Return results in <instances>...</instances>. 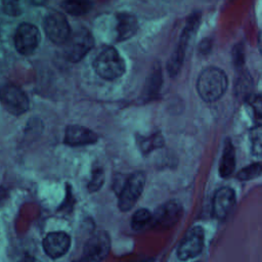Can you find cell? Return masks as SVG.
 <instances>
[{"label":"cell","instance_id":"cell-1","mask_svg":"<svg viewBox=\"0 0 262 262\" xmlns=\"http://www.w3.org/2000/svg\"><path fill=\"white\" fill-rule=\"evenodd\" d=\"M228 86L227 76L219 68L210 67L205 69L196 80V90L201 98L212 102L218 100L226 91Z\"/></svg>","mask_w":262,"mask_h":262},{"label":"cell","instance_id":"cell-2","mask_svg":"<svg viewBox=\"0 0 262 262\" xmlns=\"http://www.w3.org/2000/svg\"><path fill=\"white\" fill-rule=\"evenodd\" d=\"M93 68L104 80H115L125 73V61L114 47L103 48L95 57Z\"/></svg>","mask_w":262,"mask_h":262},{"label":"cell","instance_id":"cell-3","mask_svg":"<svg viewBox=\"0 0 262 262\" xmlns=\"http://www.w3.org/2000/svg\"><path fill=\"white\" fill-rule=\"evenodd\" d=\"M200 19H201L200 12H194L191 15H189L187 23L181 33L179 43L167 63V71L171 77H176L178 75V73L182 67L184 57H185L186 46H187L190 38L196 31L199 24H200Z\"/></svg>","mask_w":262,"mask_h":262},{"label":"cell","instance_id":"cell-4","mask_svg":"<svg viewBox=\"0 0 262 262\" xmlns=\"http://www.w3.org/2000/svg\"><path fill=\"white\" fill-rule=\"evenodd\" d=\"M62 45L66 58L72 62H78L92 49L94 39L87 29L80 28L74 33L71 32Z\"/></svg>","mask_w":262,"mask_h":262},{"label":"cell","instance_id":"cell-5","mask_svg":"<svg viewBox=\"0 0 262 262\" xmlns=\"http://www.w3.org/2000/svg\"><path fill=\"white\" fill-rule=\"evenodd\" d=\"M0 102L2 106L13 116L25 114L30 106L27 94L18 86L6 83L0 87Z\"/></svg>","mask_w":262,"mask_h":262},{"label":"cell","instance_id":"cell-6","mask_svg":"<svg viewBox=\"0 0 262 262\" xmlns=\"http://www.w3.org/2000/svg\"><path fill=\"white\" fill-rule=\"evenodd\" d=\"M145 184V175L141 171L131 174L123 184L119 194V208L123 212L131 210L141 195Z\"/></svg>","mask_w":262,"mask_h":262},{"label":"cell","instance_id":"cell-7","mask_svg":"<svg viewBox=\"0 0 262 262\" xmlns=\"http://www.w3.org/2000/svg\"><path fill=\"white\" fill-rule=\"evenodd\" d=\"M205 245V232L203 227L194 226L190 228L177 249V257L181 261H186L199 256Z\"/></svg>","mask_w":262,"mask_h":262},{"label":"cell","instance_id":"cell-8","mask_svg":"<svg viewBox=\"0 0 262 262\" xmlns=\"http://www.w3.org/2000/svg\"><path fill=\"white\" fill-rule=\"evenodd\" d=\"M44 31L54 44H63L71 34L67 17L59 11H51L44 18Z\"/></svg>","mask_w":262,"mask_h":262},{"label":"cell","instance_id":"cell-9","mask_svg":"<svg viewBox=\"0 0 262 262\" xmlns=\"http://www.w3.org/2000/svg\"><path fill=\"white\" fill-rule=\"evenodd\" d=\"M40 42L38 28L30 23H21L14 33V46L17 52L23 55L32 54Z\"/></svg>","mask_w":262,"mask_h":262},{"label":"cell","instance_id":"cell-10","mask_svg":"<svg viewBox=\"0 0 262 262\" xmlns=\"http://www.w3.org/2000/svg\"><path fill=\"white\" fill-rule=\"evenodd\" d=\"M181 203L177 200H171L160 206L151 216V225L156 229L165 230L178 222L182 215Z\"/></svg>","mask_w":262,"mask_h":262},{"label":"cell","instance_id":"cell-11","mask_svg":"<svg viewBox=\"0 0 262 262\" xmlns=\"http://www.w3.org/2000/svg\"><path fill=\"white\" fill-rule=\"evenodd\" d=\"M111 249V238L107 232L98 231L93 234L84 247L83 262H101Z\"/></svg>","mask_w":262,"mask_h":262},{"label":"cell","instance_id":"cell-12","mask_svg":"<svg viewBox=\"0 0 262 262\" xmlns=\"http://www.w3.org/2000/svg\"><path fill=\"white\" fill-rule=\"evenodd\" d=\"M236 203L235 192L231 187L219 188L213 199V215L218 220H225L233 211Z\"/></svg>","mask_w":262,"mask_h":262},{"label":"cell","instance_id":"cell-13","mask_svg":"<svg viewBox=\"0 0 262 262\" xmlns=\"http://www.w3.org/2000/svg\"><path fill=\"white\" fill-rule=\"evenodd\" d=\"M45 254L51 259H57L68 253L71 247V237L63 231L48 233L42 243Z\"/></svg>","mask_w":262,"mask_h":262},{"label":"cell","instance_id":"cell-14","mask_svg":"<svg viewBox=\"0 0 262 262\" xmlns=\"http://www.w3.org/2000/svg\"><path fill=\"white\" fill-rule=\"evenodd\" d=\"M97 135L92 130L84 126L71 125L66 129L63 141L70 146H81L93 144L97 141Z\"/></svg>","mask_w":262,"mask_h":262},{"label":"cell","instance_id":"cell-15","mask_svg":"<svg viewBox=\"0 0 262 262\" xmlns=\"http://www.w3.org/2000/svg\"><path fill=\"white\" fill-rule=\"evenodd\" d=\"M138 29V23L136 17L127 12L117 14V40L125 41L131 38Z\"/></svg>","mask_w":262,"mask_h":262},{"label":"cell","instance_id":"cell-16","mask_svg":"<svg viewBox=\"0 0 262 262\" xmlns=\"http://www.w3.org/2000/svg\"><path fill=\"white\" fill-rule=\"evenodd\" d=\"M235 169V152L229 139L225 141L223 154L219 164V175L223 178L230 176Z\"/></svg>","mask_w":262,"mask_h":262},{"label":"cell","instance_id":"cell-17","mask_svg":"<svg viewBox=\"0 0 262 262\" xmlns=\"http://www.w3.org/2000/svg\"><path fill=\"white\" fill-rule=\"evenodd\" d=\"M61 7L71 15L81 16L91 11L93 3L90 0H66L61 3Z\"/></svg>","mask_w":262,"mask_h":262},{"label":"cell","instance_id":"cell-18","mask_svg":"<svg viewBox=\"0 0 262 262\" xmlns=\"http://www.w3.org/2000/svg\"><path fill=\"white\" fill-rule=\"evenodd\" d=\"M151 216H152L151 213L147 209L145 208L138 209L137 211H135L130 221L131 228L134 231L142 230L151 222Z\"/></svg>","mask_w":262,"mask_h":262},{"label":"cell","instance_id":"cell-19","mask_svg":"<svg viewBox=\"0 0 262 262\" xmlns=\"http://www.w3.org/2000/svg\"><path fill=\"white\" fill-rule=\"evenodd\" d=\"M162 84V75H161V68L159 64H155L152 72L150 73L149 77L146 80V87L145 92L147 95L155 94L159 91Z\"/></svg>","mask_w":262,"mask_h":262},{"label":"cell","instance_id":"cell-20","mask_svg":"<svg viewBox=\"0 0 262 262\" xmlns=\"http://www.w3.org/2000/svg\"><path fill=\"white\" fill-rule=\"evenodd\" d=\"M162 143H163V137L161 136V134H158V133L151 134L148 137H142V136L138 137V145L141 151L144 154L150 152V150H152L154 148L161 146Z\"/></svg>","mask_w":262,"mask_h":262},{"label":"cell","instance_id":"cell-21","mask_svg":"<svg viewBox=\"0 0 262 262\" xmlns=\"http://www.w3.org/2000/svg\"><path fill=\"white\" fill-rule=\"evenodd\" d=\"M3 11L9 16H18L24 12L25 0H1Z\"/></svg>","mask_w":262,"mask_h":262},{"label":"cell","instance_id":"cell-22","mask_svg":"<svg viewBox=\"0 0 262 262\" xmlns=\"http://www.w3.org/2000/svg\"><path fill=\"white\" fill-rule=\"evenodd\" d=\"M104 182V172L101 167H94L92 171L91 179L88 183V190L94 192L98 190Z\"/></svg>","mask_w":262,"mask_h":262},{"label":"cell","instance_id":"cell-23","mask_svg":"<svg viewBox=\"0 0 262 262\" xmlns=\"http://www.w3.org/2000/svg\"><path fill=\"white\" fill-rule=\"evenodd\" d=\"M260 174H261V165L260 163H255L242 169L237 173V178L239 180L245 181V180H250L255 177H258L260 176Z\"/></svg>","mask_w":262,"mask_h":262},{"label":"cell","instance_id":"cell-24","mask_svg":"<svg viewBox=\"0 0 262 262\" xmlns=\"http://www.w3.org/2000/svg\"><path fill=\"white\" fill-rule=\"evenodd\" d=\"M251 140L253 145V152L255 155H259L261 150V130L260 126L256 127L254 131L251 133Z\"/></svg>","mask_w":262,"mask_h":262},{"label":"cell","instance_id":"cell-25","mask_svg":"<svg viewBox=\"0 0 262 262\" xmlns=\"http://www.w3.org/2000/svg\"><path fill=\"white\" fill-rule=\"evenodd\" d=\"M28 1H30L32 4H34V5H42V4H44L47 0H28Z\"/></svg>","mask_w":262,"mask_h":262},{"label":"cell","instance_id":"cell-26","mask_svg":"<svg viewBox=\"0 0 262 262\" xmlns=\"http://www.w3.org/2000/svg\"><path fill=\"white\" fill-rule=\"evenodd\" d=\"M19 262H36L33 258H31V257H27V258H25V259H23L21 261H19Z\"/></svg>","mask_w":262,"mask_h":262},{"label":"cell","instance_id":"cell-27","mask_svg":"<svg viewBox=\"0 0 262 262\" xmlns=\"http://www.w3.org/2000/svg\"><path fill=\"white\" fill-rule=\"evenodd\" d=\"M144 262H148V261H144Z\"/></svg>","mask_w":262,"mask_h":262}]
</instances>
